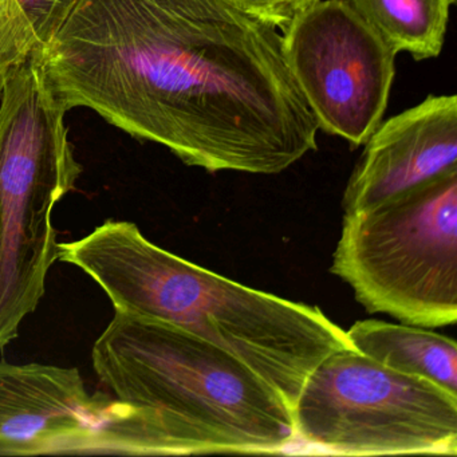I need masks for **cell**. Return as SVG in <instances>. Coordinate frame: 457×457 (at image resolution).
<instances>
[{
  "instance_id": "cell-14",
  "label": "cell",
  "mask_w": 457,
  "mask_h": 457,
  "mask_svg": "<svg viewBox=\"0 0 457 457\" xmlns=\"http://www.w3.org/2000/svg\"><path fill=\"white\" fill-rule=\"evenodd\" d=\"M235 6L269 28L285 34L320 0H231Z\"/></svg>"
},
{
  "instance_id": "cell-5",
  "label": "cell",
  "mask_w": 457,
  "mask_h": 457,
  "mask_svg": "<svg viewBox=\"0 0 457 457\" xmlns=\"http://www.w3.org/2000/svg\"><path fill=\"white\" fill-rule=\"evenodd\" d=\"M330 271L370 314L456 323L457 170L345 213Z\"/></svg>"
},
{
  "instance_id": "cell-6",
  "label": "cell",
  "mask_w": 457,
  "mask_h": 457,
  "mask_svg": "<svg viewBox=\"0 0 457 457\" xmlns=\"http://www.w3.org/2000/svg\"><path fill=\"white\" fill-rule=\"evenodd\" d=\"M293 416L296 440L328 453L457 454V395L354 349L312 371Z\"/></svg>"
},
{
  "instance_id": "cell-2",
  "label": "cell",
  "mask_w": 457,
  "mask_h": 457,
  "mask_svg": "<svg viewBox=\"0 0 457 457\" xmlns=\"http://www.w3.org/2000/svg\"><path fill=\"white\" fill-rule=\"evenodd\" d=\"M92 360L112 398L87 453L274 454L298 441L293 411L275 387L178 326L116 312Z\"/></svg>"
},
{
  "instance_id": "cell-10",
  "label": "cell",
  "mask_w": 457,
  "mask_h": 457,
  "mask_svg": "<svg viewBox=\"0 0 457 457\" xmlns=\"http://www.w3.org/2000/svg\"><path fill=\"white\" fill-rule=\"evenodd\" d=\"M355 352L401 373L422 377L457 395V346L425 328L384 320L355 322L345 331Z\"/></svg>"
},
{
  "instance_id": "cell-3",
  "label": "cell",
  "mask_w": 457,
  "mask_h": 457,
  "mask_svg": "<svg viewBox=\"0 0 457 457\" xmlns=\"http://www.w3.org/2000/svg\"><path fill=\"white\" fill-rule=\"evenodd\" d=\"M57 259L95 279L117 312L170 323L231 353L291 411L312 371L333 353L353 349L318 307L208 271L162 250L132 221L106 220L58 245Z\"/></svg>"
},
{
  "instance_id": "cell-9",
  "label": "cell",
  "mask_w": 457,
  "mask_h": 457,
  "mask_svg": "<svg viewBox=\"0 0 457 457\" xmlns=\"http://www.w3.org/2000/svg\"><path fill=\"white\" fill-rule=\"evenodd\" d=\"M344 195L345 213L457 170V97L429 96L379 125Z\"/></svg>"
},
{
  "instance_id": "cell-4",
  "label": "cell",
  "mask_w": 457,
  "mask_h": 457,
  "mask_svg": "<svg viewBox=\"0 0 457 457\" xmlns=\"http://www.w3.org/2000/svg\"><path fill=\"white\" fill-rule=\"evenodd\" d=\"M66 113L34 54L0 96V349L45 295L57 259L53 210L82 173Z\"/></svg>"
},
{
  "instance_id": "cell-7",
  "label": "cell",
  "mask_w": 457,
  "mask_h": 457,
  "mask_svg": "<svg viewBox=\"0 0 457 457\" xmlns=\"http://www.w3.org/2000/svg\"><path fill=\"white\" fill-rule=\"evenodd\" d=\"M282 36L318 128L352 145L365 144L386 111L397 53L349 0L320 2Z\"/></svg>"
},
{
  "instance_id": "cell-12",
  "label": "cell",
  "mask_w": 457,
  "mask_h": 457,
  "mask_svg": "<svg viewBox=\"0 0 457 457\" xmlns=\"http://www.w3.org/2000/svg\"><path fill=\"white\" fill-rule=\"evenodd\" d=\"M38 49L17 0H0V96L10 77Z\"/></svg>"
},
{
  "instance_id": "cell-13",
  "label": "cell",
  "mask_w": 457,
  "mask_h": 457,
  "mask_svg": "<svg viewBox=\"0 0 457 457\" xmlns=\"http://www.w3.org/2000/svg\"><path fill=\"white\" fill-rule=\"evenodd\" d=\"M39 49L46 46L65 25L79 0H17Z\"/></svg>"
},
{
  "instance_id": "cell-8",
  "label": "cell",
  "mask_w": 457,
  "mask_h": 457,
  "mask_svg": "<svg viewBox=\"0 0 457 457\" xmlns=\"http://www.w3.org/2000/svg\"><path fill=\"white\" fill-rule=\"evenodd\" d=\"M109 395H89L79 369L0 362V454H77Z\"/></svg>"
},
{
  "instance_id": "cell-11",
  "label": "cell",
  "mask_w": 457,
  "mask_h": 457,
  "mask_svg": "<svg viewBox=\"0 0 457 457\" xmlns=\"http://www.w3.org/2000/svg\"><path fill=\"white\" fill-rule=\"evenodd\" d=\"M395 53L416 61L440 55L456 0H349Z\"/></svg>"
},
{
  "instance_id": "cell-1",
  "label": "cell",
  "mask_w": 457,
  "mask_h": 457,
  "mask_svg": "<svg viewBox=\"0 0 457 457\" xmlns=\"http://www.w3.org/2000/svg\"><path fill=\"white\" fill-rule=\"evenodd\" d=\"M34 55L66 111L208 172L275 175L318 148L282 34L231 0H79Z\"/></svg>"
}]
</instances>
